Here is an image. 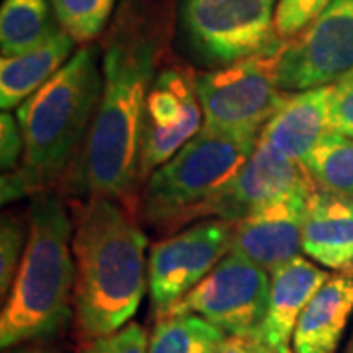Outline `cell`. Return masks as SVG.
<instances>
[{"instance_id": "obj_1", "label": "cell", "mask_w": 353, "mask_h": 353, "mask_svg": "<svg viewBox=\"0 0 353 353\" xmlns=\"http://www.w3.org/2000/svg\"><path fill=\"white\" fill-rule=\"evenodd\" d=\"M165 14L143 0H126L102 51V92L87 143L75 167V190L104 196L134 212L138 201L139 141L145 101L165 51Z\"/></svg>"}, {"instance_id": "obj_2", "label": "cell", "mask_w": 353, "mask_h": 353, "mask_svg": "<svg viewBox=\"0 0 353 353\" xmlns=\"http://www.w3.org/2000/svg\"><path fill=\"white\" fill-rule=\"evenodd\" d=\"M79 343L99 340L132 322L150 289L148 236L134 212L104 196H87L71 210Z\"/></svg>"}, {"instance_id": "obj_3", "label": "cell", "mask_w": 353, "mask_h": 353, "mask_svg": "<svg viewBox=\"0 0 353 353\" xmlns=\"http://www.w3.org/2000/svg\"><path fill=\"white\" fill-rule=\"evenodd\" d=\"M102 71L94 46H83L38 92L16 108L24 136L20 169L2 175V202L51 190L73 171L99 108Z\"/></svg>"}, {"instance_id": "obj_4", "label": "cell", "mask_w": 353, "mask_h": 353, "mask_svg": "<svg viewBox=\"0 0 353 353\" xmlns=\"http://www.w3.org/2000/svg\"><path fill=\"white\" fill-rule=\"evenodd\" d=\"M73 218L65 202L43 190L28 208V245L0 314L2 350L46 340L73 320Z\"/></svg>"}, {"instance_id": "obj_5", "label": "cell", "mask_w": 353, "mask_h": 353, "mask_svg": "<svg viewBox=\"0 0 353 353\" xmlns=\"http://www.w3.org/2000/svg\"><path fill=\"white\" fill-rule=\"evenodd\" d=\"M255 134H228L202 128L139 190L138 216L145 226L176 234L202 218L206 204L236 176L257 148Z\"/></svg>"}, {"instance_id": "obj_6", "label": "cell", "mask_w": 353, "mask_h": 353, "mask_svg": "<svg viewBox=\"0 0 353 353\" xmlns=\"http://www.w3.org/2000/svg\"><path fill=\"white\" fill-rule=\"evenodd\" d=\"M285 39L214 71L196 73L204 126L228 134H255L277 114L290 94L279 87V57Z\"/></svg>"}, {"instance_id": "obj_7", "label": "cell", "mask_w": 353, "mask_h": 353, "mask_svg": "<svg viewBox=\"0 0 353 353\" xmlns=\"http://www.w3.org/2000/svg\"><path fill=\"white\" fill-rule=\"evenodd\" d=\"M279 0H183L181 20L192 50L224 67L277 43Z\"/></svg>"}, {"instance_id": "obj_8", "label": "cell", "mask_w": 353, "mask_h": 353, "mask_svg": "<svg viewBox=\"0 0 353 353\" xmlns=\"http://www.w3.org/2000/svg\"><path fill=\"white\" fill-rule=\"evenodd\" d=\"M269 289V271L230 252L163 316H201L226 336L255 334L267 312Z\"/></svg>"}, {"instance_id": "obj_9", "label": "cell", "mask_w": 353, "mask_h": 353, "mask_svg": "<svg viewBox=\"0 0 353 353\" xmlns=\"http://www.w3.org/2000/svg\"><path fill=\"white\" fill-rule=\"evenodd\" d=\"M232 222L208 218L153 243L150 250V299L155 320L232 252Z\"/></svg>"}, {"instance_id": "obj_10", "label": "cell", "mask_w": 353, "mask_h": 353, "mask_svg": "<svg viewBox=\"0 0 353 353\" xmlns=\"http://www.w3.org/2000/svg\"><path fill=\"white\" fill-rule=\"evenodd\" d=\"M353 71V0H332L299 36L285 41L279 87L294 94L328 87Z\"/></svg>"}, {"instance_id": "obj_11", "label": "cell", "mask_w": 353, "mask_h": 353, "mask_svg": "<svg viewBox=\"0 0 353 353\" xmlns=\"http://www.w3.org/2000/svg\"><path fill=\"white\" fill-rule=\"evenodd\" d=\"M204 126L196 73L187 67H167L153 81L145 101L139 141V183L167 163Z\"/></svg>"}, {"instance_id": "obj_12", "label": "cell", "mask_w": 353, "mask_h": 353, "mask_svg": "<svg viewBox=\"0 0 353 353\" xmlns=\"http://www.w3.org/2000/svg\"><path fill=\"white\" fill-rule=\"evenodd\" d=\"M310 179L296 189L255 208L234 224L232 252L273 273L303 252L304 220L314 190Z\"/></svg>"}, {"instance_id": "obj_13", "label": "cell", "mask_w": 353, "mask_h": 353, "mask_svg": "<svg viewBox=\"0 0 353 353\" xmlns=\"http://www.w3.org/2000/svg\"><path fill=\"white\" fill-rule=\"evenodd\" d=\"M310 181L301 163L281 157L261 141L236 176L206 204L202 218H218L236 224L255 208Z\"/></svg>"}, {"instance_id": "obj_14", "label": "cell", "mask_w": 353, "mask_h": 353, "mask_svg": "<svg viewBox=\"0 0 353 353\" xmlns=\"http://www.w3.org/2000/svg\"><path fill=\"white\" fill-rule=\"evenodd\" d=\"M328 277L326 269L303 255L273 271L269 304L257 336L277 353H292L290 343L299 316Z\"/></svg>"}, {"instance_id": "obj_15", "label": "cell", "mask_w": 353, "mask_h": 353, "mask_svg": "<svg viewBox=\"0 0 353 353\" xmlns=\"http://www.w3.org/2000/svg\"><path fill=\"white\" fill-rule=\"evenodd\" d=\"M303 252L334 273H353V196L314 187L306 208Z\"/></svg>"}, {"instance_id": "obj_16", "label": "cell", "mask_w": 353, "mask_h": 353, "mask_svg": "<svg viewBox=\"0 0 353 353\" xmlns=\"http://www.w3.org/2000/svg\"><path fill=\"white\" fill-rule=\"evenodd\" d=\"M330 132L328 87H318L290 94L263 126L259 141L281 157L303 165Z\"/></svg>"}, {"instance_id": "obj_17", "label": "cell", "mask_w": 353, "mask_h": 353, "mask_svg": "<svg viewBox=\"0 0 353 353\" xmlns=\"http://www.w3.org/2000/svg\"><path fill=\"white\" fill-rule=\"evenodd\" d=\"M353 316V273H330L294 326L292 353H338Z\"/></svg>"}, {"instance_id": "obj_18", "label": "cell", "mask_w": 353, "mask_h": 353, "mask_svg": "<svg viewBox=\"0 0 353 353\" xmlns=\"http://www.w3.org/2000/svg\"><path fill=\"white\" fill-rule=\"evenodd\" d=\"M75 39L65 30L36 50L0 61V106L10 112L38 92L75 55Z\"/></svg>"}, {"instance_id": "obj_19", "label": "cell", "mask_w": 353, "mask_h": 353, "mask_svg": "<svg viewBox=\"0 0 353 353\" xmlns=\"http://www.w3.org/2000/svg\"><path fill=\"white\" fill-rule=\"evenodd\" d=\"M63 28L50 0H4L0 10L2 57H14L48 43Z\"/></svg>"}, {"instance_id": "obj_20", "label": "cell", "mask_w": 353, "mask_h": 353, "mask_svg": "<svg viewBox=\"0 0 353 353\" xmlns=\"http://www.w3.org/2000/svg\"><path fill=\"white\" fill-rule=\"evenodd\" d=\"M226 334L201 316H163L155 320L150 353H214Z\"/></svg>"}, {"instance_id": "obj_21", "label": "cell", "mask_w": 353, "mask_h": 353, "mask_svg": "<svg viewBox=\"0 0 353 353\" xmlns=\"http://www.w3.org/2000/svg\"><path fill=\"white\" fill-rule=\"evenodd\" d=\"M318 189L353 196V139L330 132L303 163Z\"/></svg>"}, {"instance_id": "obj_22", "label": "cell", "mask_w": 353, "mask_h": 353, "mask_svg": "<svg viewBox=\"0 0 353 353\" xmlns=\"http://www.w3.org/2000/svg\"><path fill=\"white\" fill-rule=\"evenodd\" d=\"M59 26L81 46L99 38L110 20L116 0H50Z\"/></svg>"}, {"instance_id": "obj_23", "label": "cell", "mask_w": 353, "mask_h": 353, "mask_svg": "<svg viewBox=\"0 0 353 353\" xmlns=\"http://www.w3.org/2000/svg\"><path fill=\"white\" fill-rule=\"evenodd\" d=\"M28 245V218L4 216L0 228V294L6 299Z\"/></svg>"}, {"instance_id": "obj_24", "label": "cell", "mask_w": 353, "mask_h": 353, "mask_svg": "<svg viewBox=\"0 0 353 353\" xmlns=\"http://www.w3.org/2000/svg\"><path fill=\"white\" fill-rule=\"evenodd\" d=\"M330 2L332 0H279L275 16L279 38L289 41L299 36L328 8Z\"/></svg>"}, {"instance_id": "obj_25", "label": "cell", "mask_w": 353, "mask_h": 353, "mask_svg": "<svg viewBox=\"0 0 353 353\" xmlns=\"http://www.w3.org/2000/svg\"><path fill=\"white\" fill-rule=\"evenodd\" d=\"M79 353H150V334L141 324L130 322L110 336L83 343Z\"/></svg>"}, {"instance_id": "obj_26", "label": "cell", "mask_w": 353, "mask_h": 353, "mask_svg": "<svg viewBox=\"0 0 353 353\" xmlns=\"http://www.w3.org/2000/svg\"><path fill=\"white\" fill-rule=\"evenodd\" d=\"M330 128L353 139V71L328 85Z\"/></svg>"}, {"instance_id": "obj_27", "label": "cell", "mask_w": 353, "mask_h": 353, "mask_svg": "<svg viewBox=\"0 0 353 353\" xmlns=\"http://www.w3.org/2000/svg\"><path fill=\"white\" fill-rule=\"evenodd\" d=\"M24 157V136L18 124V118L10 112L0 116V165L2 175L20 169Z\"/></svg>"}, {"instance_id": "obj_28", "label": "cell", "mask_w": 353, "mask_h": 353, "mask_svg": "<svg viewBox=\"0 0 353 353\" xmlns=\"http://www.w3.org/2000/svg\"><path fill=\"white\" fill-rule=\"evenodd\" d=\"M214 353H277L269 347L259 336L245 334V336H226V340L218 345Z\"/></svg>"}, {"instance_id": "obj_29", "label": "cell", "mask_w": 353, "mask_h": 353, "mask_svg": "<svg viewBox=\"0 0 353 353\" xmlns=\"http://www.w3.org/2000/svg\"><path fill=\"white\" fill-rule=\"evenodd\" d=\"M10 353H59L57 350H51L48 345H39V343H32L30 341V345H20V347H16Z\"/></svg>"}, {"instance_id": "obj_30", "label": "cell", "mask_w": 353, "mask_h": 353, "mask_svg": "<svg viewBox=\"0 0 353 353\" xmlns=\"http://www.w3.org/2000/svg\"><path fill=\"white\" fill-rule=\"evenodd\" d=\"M343 353H353V334L352 338H350V341H347V347H345V352Z\"/></svg>"}]
</instances>
